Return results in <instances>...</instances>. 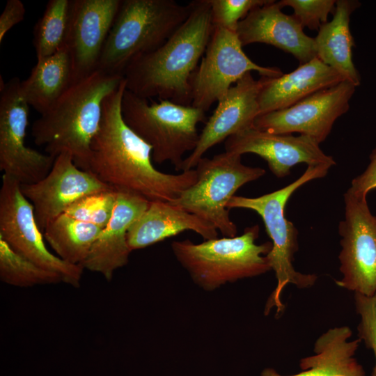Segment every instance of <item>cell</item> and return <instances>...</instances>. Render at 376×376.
I'll use <instances>...</instances> for the list:
<instances>
[{
  "instance_id": "4316f807",
  "label": "cell",
  "mask_w": 376,
  "mask_h": 376,
  "mask_svg": "<svg viewBox=\"0 0 376 376\" xmlns=\"http://www.w3.org/2000/svg\"><path fill=\"white\" fill-rule=\"evenodd\" d=\"M0 279L17 287L64 282L58 273L45 269L14 251L0 237Z\"/></svg>"
},
{
  "instance_id": "9a60e30c",
  "label": "cell",
  "mask_w": 376,
  "mask_h": 376,
  "mask_svg": "<svg viewBox=\"0 0 376 376\" xmlns=\"http://www.w3.org/2000/svg\"><path fill=\"white\" fill-rule=\"evenodd\" d=\"M121 0H71L65 45L74 82L97 70Z\"/></svg>"
},
{
  "instance_id": "2e32d148",
  "label": "cell",
  "mask_w": 376,
  "mask_h": 376,
  "mask_svg": "<svg viewBox=\"0 0 376 376\" xmlns=\"http://www.w3.org/2000/svg\"><path fill=\"white\" fill-rule=\"evenodd\" d=\"M224 146L226 152L260 156L277 178L289 175L290 169L299 163L329 167L336 164L334 158L326 155L316 141L301 134H273L250 127L228 137Z\"/></svg>"
},
{
  "instance_id": "cb8c5ba5",
  "label": "cell",
  "mask_w": 376,
  "mask_h": 376,
  "mask_svg": "<svg viewBox=\"0 0 376 376\" xmlns=\"http://www.w3.org/2000/svg\"><path fill=\"white\" fill-rule=\"evenodd\" d=\"M74 83L72 63L65 45L54 54L38 58L29 76L20 81L23 99L40 115Z\"/></svg>"
},
{
  "instance_id": "5b68a950",
  "label": "cell",
  "mask_w": 376,
  "mask_h": 376,
  "mask_svg": "<svg viewBox=\"0 0 376 376\" xmlns=\"http://www.w3.org/2000/svg\"><path fill=\"white\" fill-rule=\"evenodd\" d=\"M259 226L246 227L239 236L214 238L195 244L173 241L171 249L195 283L213 290L229 282L257 276L271 270L267 255L272 244H257Z\"/></svg>"
},
{
  "instance_id": "1f68e13d",
  "label": "cell",
  "mask_w": 376,
  "mask_h": 376,
  "mask_svg": "<svg viewBox=\"0 0 376 376\" xmlns=\"http://www.w3.org/2000/svg\"><path fill=\"white\" fill-rule=\"evenodd\" d=\"M374 189H376V148L370 155L368 166L352 180L348 189L356 195L366 197L368 192Z\"/></svg>"
},
{
  "instance_id": "ffe728a7",
  "label": "cell",
  "mask_w": 376,
  "mask_h": 376,
  "mask_svg": "<svg viewBox=\"0 0 376 376\" xmlns=\"http://www.w3.org/2000/svg\"><path fill=\"white\" fill-rule=\"evenodd\" d=\"M258 95L259 116L289 107L303 99L345 81L318 57L278 77H265Z\"/></svg>"
},
{
  "instance_id": "5bb4252c",
  "label": "cell",
  "mask_w": 376,
  "mask_h": 376,
  "mask_svg": "<svg viewBox=\"0 0 376 376\" xmlns=\"http://www.w3.org/2000/svg\"><path fill=\"white\" fill-rule=\"evenodd\" d=\"M32 203L36 221L43 233L47 225L82 197L114 189L91 173L77 167L72 154L65 151L54 160L49 173L38 182L20 185Z\"/></svg>"
},
{
  "instance_id": "7c38bea8",
  "label": "cell",
  "mask_w": 376,
  "mask_h": 376,
  "mask_svg": "<svg viewBox=\"0 0 376 376\" xmlns=\"http://www.w3.org/2000/svg\"><path fill=\"white\" fill-rule=\"evenodd\" d=\"M13 77L0 88V170L20 185L39 182L50 171L55 157L26 146L30 107Z\"/></svg>"
},
{
  "instance_id": "4dcf8cb0",
  "label": "cell",
  "mask_w": 376,
  "mask_h": 376,
  "mask_svg": "<svg viewBox=\"0 0 376 376\" xmlns=\"http://www.w3.org/2000/svg\"><path fill=\"white\" fill-rule=\"evenodd\" d=\"M354 302L360 316L358 336L374 353L375 363L371 376H376V293L370 297L354 293Z\"/></svg>"
},
{
  "instance_id": "4fadbf2b",
  "label": "cell",
  "mask_w": 376,
  "mask_h": 376,
  "mask_svg": "<svg viewBox=\"0 0 376 376\" xmlns=\"http://www.w3.org/2000/svg\"><path fill=\"white\" fill-rule=\"evenodd\" d=\"M355 89L354 84L343 81L289 107L258 116L252 127L279 134L297 132L320 144L327 139L335 121L348 111Z\"/></svg>"
},
{
  "instance_id": "ba28073f",
  "label": "cell",
  "mask_w": 376,
  "mask_h": 376,
  "mask_svg": "<svg viewBox=\"0 0 376 376\" xmlns=\"http://www.w3.org/2000/svg\"><path fill=\"white\" fill-rule=\"evenodd\" d=\"M241 157L225 151L202 157L195 167L196 182L171 203L212 224L223 236H236L237 228L227 204L242 186L265 173L264 169L243 164Z\"/></svg>"
},
{
  "instance_id": "277c9868",
  "label": "cell",
  "mask_w": 376,
  "mask_h": 376,
  "mask_svg": "<svg viewBox=\"0 0 376 376\" xmlns=\"http://www.w3.org/2000/svg\"><path fill=\"white\" fill-rule=\"evenodd\" d=\"M191 8V2L182 5L173 0H121L97 69L123 76L136 58L164 43Z\"/></svg>"
},
{
  "instance_id": "7a4b0ae2",
  "label": "cell",
  "mask_w": 376,
  "mask_h": 376,
  "mask_svg": "<svg viewBox=\"0 0 376 376\" xmlns=\"http://www.w3.org/2000/svg\"><path fill=\"white\" fill-rule=\"evenodd\" d=\"M191 2L188 18L168 40L125 70L127 91L146 99L191 105L190 79L205 54L213 24L209 0Z\"/></svg>"
},
{
  "instance_id": "484cf974",
  "label": "cell",
  "mask_w": 376,
  "mask_h": 376,
  "mask_svg": "<svg viewBox=\"0 0 376 376\" xmlns=\"http://www.w3.org/2000/svg\"><path fill=\"white\" fill-rule=\"evenodd\" d=\"M71 0H49L33 29L36 58L52 56L64 45Z\"/></svg>"
},
{
  "instance_id": "8fae6325",
  "label": "cell",
  "mask_w": 376,
  "mask_h": 376,
  "mask_svg": "<svg viewBox=\"0 0 376 376\" xmlns=\"http://www.w3.org/2000/svg\"><path fill=\"white\" fill-rule=\"evenodd\" d=\"M345 216L338 225L342 278L339 287L368 297L376 293V216L366 197L349 189L344 194Z\"/></svg>"
},
{
  "instance_id": "603a6c76",
  "label": "cell",
  "mask_w": 376,
  "mask_h": 376,
  "mask_svg": "<svg viewBox=\"0 0 376 376\" xmlns=\"http://www.w3.org/2000/svg\"><path fill=\"white\" fill-rule=\"evenodd\" d=\"M360 5L358 1H336L332 19L322 24L314 38L316 57L356 87L360 85L361 77L352 61L354 42L350 21Z\"/></svg>"
},
{
  "instance_id": "3957f363",
  "label": "cell",
  "mask_w": 376,
  "mask_h": 376,
  "mask_svg": "<svg viewBox=\"0 0 376 376\" xmlns=\"http://www.w3.org/2000/svg\"><path fill=\"white\" fill-rule=\"evenodd\" d=\"M124 77L97 69L72 83L31 128L34 143L56 157L70 152L75 165L85 171L91 144L99 130L105 98L117 90Z\"/></svg>"
},
{
  "instance_id": "83f0119b",
  "label": "cell",
  "mask_w": 376,
  "mask_h": 376,
  "mask_svg": "<svg viewBox=\"0 0 376 376\" xmlns=\"http://www.w3.org/2000/svg\"><path fill=\"white\" fill-rule=\"evenodd\" d=\"M116 201V189L93 193L77 200L65 214L104 228L112 217Z\"/></svg>"
},
{
  "instance_id": "f1b7e54d",
  "label": "cell",
  "mask_w": 376,
  "mask_h": 376,
  "mask_svg": "<svg viewBox=\"0 0 376 376\" xmlns=\"http://www.w3.org/2000/svg\"><path fill=\"white\" fill-rule=\"evenodd\" d=\"M270 0H209L213 27L236 32L237 25L253 9Z\"/></svg>"
},
{
  "instance_id": "9c48e42d",
  "label": "cell",
  "mask_w": 376,
  "mask_h": 376,
  "mask_svg": "<svg viewBox=\"0 0 376 376\" xmlns=\"http://www.w3.org/2000/svg\"><path fill=\"white\" fill-rule=\"evenodd\" d=\"M251 71L271 78L283 75L278 68L261 66L252 61L244 52L236 32L213 27L205 54L190 79L191 106L206 112Z\"/></svg>"
},
{
  "instance_id": "d6a6232c",
  "label": "cell",
  "mask_w": 376,
  "mask_h": 376,
  "mask_svg": "<svg viewBox=\"0 0 376 376\" xmlns=\"http://www.w3.org/2000/svg\"><path fill=\"white\" fill-rule=\"evenodd\" d=\"M26 8L20 0H8L0 16V43L12 27L21 22Z\"/></svg>"
},
{
  "instance_id": "ac0fdd59",
  "label": "cell",
  "mask_w": 376,
  "mask_h": 376,
  "mask_svg": "<svg viewBox=\"0 0 376 376\" xmlns=\"http://www.w3.org/2000/svg\"><path fill=\"white\" fill-rule=\"evenodd\" d=\"M278 2L269 3L251 10L237 25L236 33L242 47L265 43L291 54L300 65L316 57L315 40L304 33L292 15L281 11Z\"/></svg>"
},
{
  "instance_id": "d6986e66",
  "label": "cell",
  "mask_w": 376,
  "mask_h": 376,
  "mask_svg": "<svg viewBox=\"0 0 376 376\" xmlns=\"http://www.w3.org/2000/svg\"><path fill=\"white\" fill-rule=\"evenodd\" d=\"M149 203L139 194L116 189L112 217L93 243L82 267L111 280L115 271L128 263L131 252L127 240L128 230Z\"/></svg>"
},
{
  "instance_id": "52a82bcc",
  "label": "cell",
  "mask_w": 376,
  "mask_h": 376,
  "mask_svg": "<svg viewBox=\"0 0 376 376\" xmlns=\"http://www.w3.org/2000/svg\"><path fill=\"white\" fill-rule=\"evenodd\" d=\"M125 89L121 102L127 125L152 148L157 164L169 162L181 171L184 155L196 147L197 125L205 120V111L166 100L149 102Z\"/></svg>"
},
{
  "instance_id": "f546056e",
  "label": "cell",
  "mask_w": 376,
  "mask_h": 376,
  "mask_svg": "<svg viewBox=\"0 0 376 376\" xmlns=\"http://www.w3.org/2000/svg\"><path fill=\"white\" fill-rule=\"evenodd\" d=\"M281 8L291 7L296 18L303 29L319 30L322 24L328 22L330 13H334L336 1L334 0H281L278 1Z\"/></svg>"
},
{
  "instance_id": "30bf717a",
  "label": "cell",
  "mask_w": 376,
  "mask_h": 376,
  "mask_svg": "<svg viewBox=\"0 0 376 376\" xmlns=\"http://www.w3.org/2000/svg\"><path fill=\"white\" fill-rule=\"evenodd\" d=\"M0 237L19 254L59 274L64 283L80 286L82 266L68 263L48 250L36 221L32 203L23 195L20 184L5 174L0 189Z\"/></svg>"
},
{
  "instance_id": "6da1fadb",
  "label": "cell",
  "mask_w": 376,
  "mask_h": 376,
  "mask_svg": "<svg viewBox=\"0 0 376 376\" xmlns=\"http://www.w3.org/2000/svg\"><path fill=\"white\" fill-rule=\"evenodd\" d=\"M125 80L103 103L98 132L92 140L85 171L116 189L150 201L173 203L197 180L195 169L170 174L157 169L152 148L125 123L121 102Z\"/></svg>"
},
{
  "instance_id": "44dd1931",
  "label": "cell",
  "mask_w": 376,
  "mask_h": 376,
  "mask_svg": "<svg viewBox=\"0 0 376 376\" xmlns=\"http://www.w3.org/2000/svg\"><path fill=\"white\" fill-rule=\"evenodd\" d=\"M185 230H192L205 240L218 236V230L212 224L182 207L170 202L150 201L147 209L129 228L127 244L132 251Z\"/></svg>"
},
{
  "instance_id": "8992f818",
  "label": "cell",
  "mask_w": 376,
  "mask_h": 376,
  "mask_svg": "<svg viewBox=\"0 0 376 376\" xmlns=\"http://www.w3.org/2000/svg\"><path fill=\"white\" fill-rule=\"evenodd\" d=\"M329 169L327 166H308L298 179L279 190L255 198L234 196L227 204L228 210L244 208L258 214L272 240V249L266 256L277 283L265 304L266 315L274 307L276 308V317L283 312L285 306L281 295L288 284L304 289L312 286L318 279L315 274L296 271L292 265L294 254L298 250V231L285 218V207L291 195L299 187L312 180L324 177Z\"/></svg>"
},
{
  "instance_id": "7402d4cb",
  "label": "cell",
  "mask_w": 376,
  "mask_h": 376,
  "mask_svg": "<svg viewBox=\"0 0 376 376\" xmlns=\"http://www.w3.org/2000/svg\"><path fill=\"white\" fill-rule=\"evenodd\" d=\"M352 330L346 326L329 329L315 341V354L300 360L304 371L281 375L266 368L260 376H365L363 366L354 357L361 340L348 341Z\"/></svg>"
},
{
  "instance_id": "e0dca14e",
  "label": "cell",
  "mask_w": 376,
  "mask_h": 376,
  "mask_svg": "<svg viewBox=\"0 0 376 376\" xmlns=\"http://www.w3.org/2000/svg\"><path fill=\"white\" fill-rule=\"evenodd\" d=\"M263 85L262 77L256 80L248 72L228 90L200 133L196 148L185 158L182 171L194 169L214 146L253 127L259 116L258 95Z\"/></svg>"
},
{
  "instance_id": "d4e9b609",
  "label": "cell",
  "mask_w": 376,
  "mask_h": 376,
  "mask_svg": "<svg viewBox=\"0 0 376 376\" xmlns=\"http://www.w3.org/2000/svg\"><path fill=\"white\" fill-rule=\"evenodd\" d=\"M102 230L100 226L63 213L47 225L43 234L57 256L68 263L81 266Z\"/></svg>"
}]
</instances>
